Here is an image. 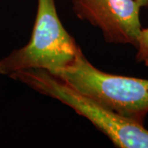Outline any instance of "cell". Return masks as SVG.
Returning a JSON list of instances; mask_svg holds the SVG:
<instances>
[{"instance_id":"1","label":"cell","mask_w":148,"mask_h":148,"mask_svg":"<svg viewBox=\"0 0 148 148\" xmlns=\"http://www.w3.org/2000/svg\"><path fill=\"white\" fill-rule=\"evenodd\" d=\"M42 95L58 100L84 117L104 133L114 147L148 148V130L143 124L123 117L81 94L49 72L28 69L9 75Z\"/></svg>"},{"instance_id":"2","label":"cell","mask_w":148,"mask_h":148,"mask_svg":"<svg viewBox=\"0 0 148 148\" xmlns=\"http://www.w3.org/2000/svg\"><path fill=\"white\" fill-rule=\"evenodd\" d=\"M81 94L140 124L148 114V80L107 73L81 51L71 65L49 72Z\"/></svg>"},{"instance_id":"3","label":"cell","mask_w":148,"mask_h":148,"mask_svg":"<svg viewBox=\"0 0 148 148\" xmlns=\"http://www.w3.org/2000/svg\"><path fill=\"white\" fill-rule=\"evenodd\" d=\"M81 51L61 23L54 0H38L29 42L0 60V74L9 76L28 69L53 72L71 65Z\"/></svg>"},{"instance_id":"4","label":"cell","mask_w":148,"mask_h":148,"mask_svg":"<svg viewBox=\"0 0 148 148\" xmlns=\"http://www.w3.org/2000/svg\"><path fill=\"white\" fill-rule=\"evenodd\" d=\"M75 15L102 32L106 41L137 47L142 31L136 0H72Z\"/></svg>"},{"instance_id":"5","label":"cell","mask_w":148,"mask_h":148,"mask_svg":"<svg viewBox=\"0 0 148 148\" xmlns=\"http://www.w3.org/2000/svg\"><path fill=\"white\" fill-rule=\"evenodd\" d=\"M136 60L148 67V27L142 28L137 45Z\"/></svg>"},{"instance_id":"6","label":"cell","mask_w":148,"mask_h":148,"mask_svg":"<svg viewBox=\"0 0 148 148\" xmlns=\"http://www.w3.org/2000/svg\"><path fill=\"white\" fill-rule=\"evenodd\" d=\"M141 8H145L148 9V0H136Z\"/></svg>"}]
</instances>
